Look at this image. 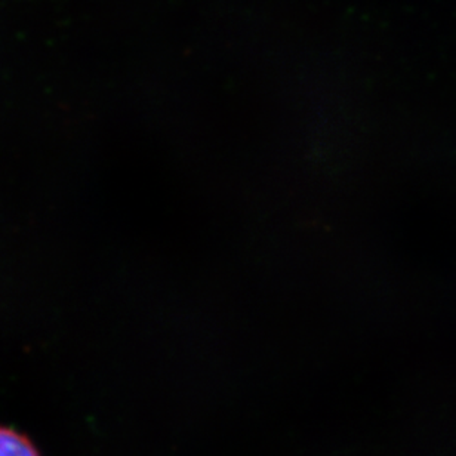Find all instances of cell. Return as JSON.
<instances>
[{"instance_id":"1","label":"cell","mask_w":456,"mask_h":456,"mask_svg":"<svg viewBox=\"0 0 456 456\" xmlns=\"http://www.w3.org/2000/svg\"><path fill=\"white\" fill-rule=\"evenodd\" d=\"M0 456H40L35 444L20 431L0 426Z\"/></svg>"}]
</instances>
